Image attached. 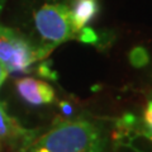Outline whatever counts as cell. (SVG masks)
I'll list each match as a JSON object with an SVG mask.
<instances>
[{
    "label": "cell",
    "mask_w": 152,
    "mask_h": 152,
    "mask_svg": "<svg viewBox=\"0 0 152 152\" xmlns=\"http://www.w3.org/2000/svg\"><path fill=\"white\" fill-rule=\"evenodd\" d=\"M107 137L89 121H62L36 136L19 152H105Z\"/></svg>",
    "instance_id": "cell-1"
},
{
    "label": "cell",
    "mask_w": 152,
    "mask_h": 152,
    "mask_svg": "<svg viewBox=\"0 0 152 152\" xmlns=\"http://www.w3.org/2000/svg\"><path fill=\"white\" fill-rule=\"evenodd\" d=\"M33 24L38 36V56L45 60L57 46L75 38L69 5L60 1H50L33 13Z\"/></svg>",
    "instance_id": "cell-2"
},
{
    "label": "cell",
    "mask_w": 152,
    "mask_h": 152,
    "mask_svg": "<svg viewBox=\"0 0 152 152\" xmlns=\"http://www.w3.org/2000/svg\"><path fill=\"white\" fill-rule=\"evenodd\" d=\"M0 61L9 72H29L39 61L37 46L19 32L0 24Z\"/></svg>",
    "instance_id": "cell-3"
},
{
    "label": "cell",
    "mask_w": 152,
    "mask_h": 152,
    "mask_svg": "<svg viewBox=\"0 0 152 152\" xmlns=\"http://www.w3.org/2000/svg\"><path fill=\"white\" fill-rule=\"evenodd\" d=\"M18 95L27 104L33 107L47 105L55 100V90L43 80L34 77H22L15 81Z\"/></svg>",
    "instance_id": "cell-4"
},
{
    "label": "cell",
    "mask_w": 152,
    "mask_h": 152,
    "mask_svg": "<svg viewBox=\"0 0 152 152\" xmlns=\"http://www.w3.org/2000/svg\"><path fill=\"white\" fill-rule=\"evenodd\" d=\"M36 137V133L31 129H26L15 118L10 117L5 108L0 103V138L9 143L24 147Z\"/></svg>",
    "instance_id": "cell-5"
},
{
    "label": "cell",
    "mask_w": 152,
    "mask_h": 152,
    "mask_svg": "<svg viewBox=\"0 0 152 152\" xmlns=\"http://www.w3.org/2000/svg\"><path fill=\"white\" fill-rule=\"evenodd\" d=\"M69 9L74 31L77 34L96 18L100 12V3L99 0H71Z\"/></svg>",
    "instance_id": "cell-6"
},
{
    "label": "cell",
    "mask_w": 152,
    "mask_h": 152,
    "mask_svg": "<svg viewBox=\"0 0 152 152\" xmlns=\"http://www.w3.org/2000/svg\"><path fill=\"white\" fill-rule=\"evenodd\" d=\"M129 60H131V64L136 67H142L148 64V53L147 51L143 48V47H136L133 48L129 53Z\"/></svg>",
    "instance_id": "cell-7"
},
{
    "label": "cell",
    "mask_w": 152,
    "mask_h": 152,
    "mask_svg": "<svg viewBox=\"0 0 152 152\" xmlns=\"http://www.w3.org/2000/svg\"><path fill=\"white\" fill-rule=\"evenodd\" d=\"M77 38H79V41L85 42V43H91V45L96 43L98 39H99L98 34L94 32V29L88 28V27L83 28V29L77 33Z\"/></svg>",
    "instance_id": "cell-8"
},
{
    "label": "cell",
    "mask_w": 152,
    "mask_h": 152,
    "mask_svg": "<svg viewBox=\"0 0 152 152\" xmlns=\"http://www.w3.org/2000/svg\"><path fill=\"white\" fill-rule=\"evenodd\" d=\"M143 121L146 123L147 128L150 129V132L152 133V100H150L147 103V105L145 108L143 112Z\"/></svg>",
    "instance_id": "cell-9"
},
{
    "label": "cell",
    "mask_w": 152,
    "mask_h": 152,
    "mask_svg": "<svg viewBox=\"0 0 152 152\" xmlns=\"http://www.w3.org/2000/svg\"><path fill=\"white\" fill-rule=\"evenodd\" d=\"M60 109H61V112L64 113V115H71L72 110H74L71 104L67 102H60Z\"/></svg>",
    "instance_id": "cell-10"
},
{
    "label": "cell",
    "mask_w": 152,
    "mask_h": 152,
    "mask_svg": "<svg viewBox=\"0 0 152 152\" xmlns=\"http://www.w3.org/2000/svg\"><path fill=\"white\" fill-rule=\"evenodd\" d=\"M8 74H9L8 69L5 67V65L0 61V86H1L3 83L5 81V79L8 77Z\"/></svg>",
    "instance_id": "cell-11"
},
{
    "label": "cell",
    "mask_w": 152,
    "mask_h": 152,
    "mask_svg": "<svg viewBox=\"0 0 152 152\" xmlns=\"http://www.w3.org/2000/svg\"><path fill=\"white\" fill-rule=\"evenodd\" d=\"M4 3H5V0H0V12H1V9H3Z\"/></svg>",
    "instance_id": "cell-12"
}]
</instances>
